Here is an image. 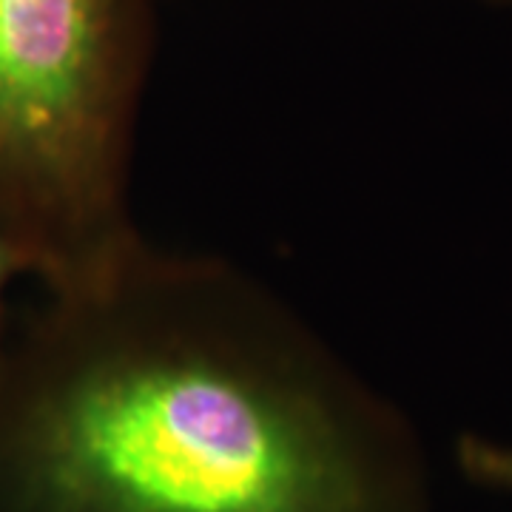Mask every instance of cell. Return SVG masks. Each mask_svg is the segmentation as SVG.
I'll list each match as a JSON object with an SVG mask.
<instances>
[{
  "label": "cell",
  "mask_w": 512,
  "mask_h": 512,
  "mask_svg": "<svg viewBox=\"0 0 512 512\" xmlns=\"http://www.w3.org/2000/svg\"><path fill=\"white\" fill-rule=\"evenodd\" d=\"M151 55V0H0V185L89 279L140 237L128 154Z\"/></svg>",
  "instance_id": "7a4b0ae2"
},
{
  "label": "cell",
  "mask_w": 512,
  "mask_h": 512,
  "mask_svg": "<svg viewBox=\"0 0 512 512\" xmlns=\"http://www.w3.org/2000/svg\"><path fill=\"white\" fill-rule=\"evenodd\" d=\"M458 464L478 484L512 490V447L464 436L458 441Z\"/></svg>",
  "instance_id": "3957f363"
},
{
  "label": "cell",
  "mask_w": 512,
  "mask_h": 512,
  "mask_svg": "<svg viewBox=\"0 0 512 512\" xmlns=\"http://www.w3.org/2000/svg\"><path fill=\"white\" fill-rule=\"evenodd\" d=\"M6 436L12 512H421L399 416L256 279L143 239Z\"/></svg>",
  "instance_id": "6da1fadb"
}]
</instances>
